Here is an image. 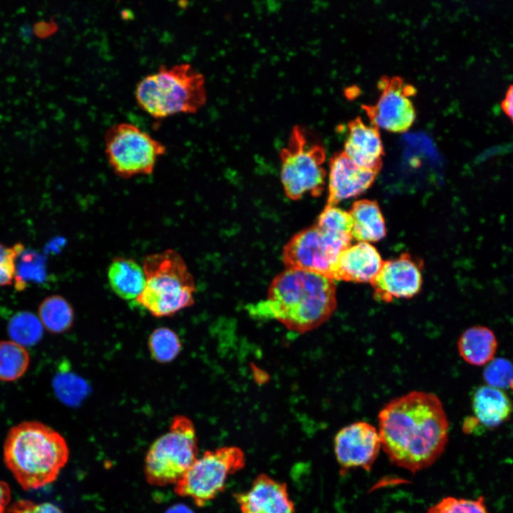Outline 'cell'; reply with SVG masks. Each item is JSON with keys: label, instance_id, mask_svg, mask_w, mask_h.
Here are the masks:
<instances>
[{"label": "cell", "instance_id": "6da1fadb", "mask_svg": "<svg viewBox=\"0 0 513 513\" xmlns=\"http://www.w3.org/2000/svg\"><path fill=\"white\" fill-rule=\"evenodd\" d=\"M378 418L382 448L399 467L417 472L431 466L445 450L449 421L434 393L415 390L394 398Z\"/></svg>", "mask_w": 513, "mask_h": 513}, {"label": "cell", "instance_id": "7a4b0ae2", "mask_svg": "<svg viewBox=\"0 0 513 513\" xmlns=\"http://www.w3.org/2000/svg\"><path fill=\"white\" fill-rule=\"evenodd\" d=\"M336 304L333 279L311 271L286 269L271 282L266 299L254 305L250 311L304 333L326 322Z\"/></svg>", "mask_w": 513, "mask_h": 513}, {"label": "cell", "instance_id": "3957f363", "mask_svg": "<svg viewBox=\"0 0 513 513\" xmlns=\"http://www.w3.org/2000/svg\"><path fill=\"white\" fill-rule=\"evenodd\" d=\"M6 467L25 490L37 489L54 482L69 457L64 437L38 421L13 426L4 444Z\"/></svg>", "mask_w": 513, "mask_h": 513}, {"label": "cell", "instance_id": "277c9868", "mask_svg": "<svg viewBox=\"0 0 513 513\" xmlns=\"http://www.w3.org/2000/svg\"><path fill=\"white\" fill-rule=\"evenodd\" d=\"M203 76L188 63L158 71L137 85L135 98L140 108L155 118L178 113H195L206 102Z\"/></svg>", "mask_w": 513, "mask_h": 513}, {"label": "cell", "instance_id": "5b68a950", "mask_svg": "<svg viewBox=\"0 0 513 513\" xmlns=\"http://www.w3.org/2000/svg\"><path fill=\"white\" fill-rule=\"evenodd\" d=\"M145 284L137 302L155 317L172 316L192 306L194 279L181 255L173 249L143 258Z\"/></svg>", "mask_w": 513, "mask_h": 513}, {"label": "cell", "instance_id": "8992f818", "mask_svg": "<svg viewBox=\"0 0 513 513\" xmlns=\"http://www.w3.org/2000/svg\"><path fill=\"white\" fill-rule=\"evenodd\" d=\"M198 443L192 421L176 415L169 431L157 438L145 458L144 474L154 486L175 484L198 457Z\"/></svg>", "mask_w": 513, "mask_h": 513}, {"label": "cell", "instance_id": "52a82bcc", "mask_svg": "<svg viewBox=\"0 0 513 513\" xmlns=\"http://www.w3.org/2000/svg\"><path fill=\"white\" fill-rule=\"evenodd\" d=\"M245 454L235 446L207 450L175 484L176 494L191 499L200 507L224 491L229 477L245 467Z\"/></svg>", "mask_w": 513, "mask_h": 513}, {"label": "cell", "instance_id": "ba28073f", "mask_svg": "<svg viewBox=\"0 0 513 513\" xmlns=\"http://www.w3.org/2000/svg\"><path fill=\"white\" fill-rule=\"evenodd\" d=\"M105 152L113 172L124 179L150 175L165 146L136 125L120 123L111 126L104 136Z\"/></svg>", "mask_w": 513, "mask_h": 513}, {"label": "cell", "instance_id": "9c48e42d", "mask_svg": "<svg viewBox=\"0 0 513 513\" xmlns=\"http://www.w3.org/2000/svg\"><path fill=\"white\" fill-rule=\"evenodd\" d=\"M281 156V180L286 195L298 200L306 192L319 196L324 187L326 154L319 145H310L303 128L295 125Z\"/></svg>", "mask_w": 513, "mask_h": 513}, {"label": "cell", "instance_id": "30bf717a", "mask_svg": "<svg viewBox=\"0 0 513 513\" xmlns=\"http://www.w3.org/2000/svg\"><path fill=\"white\" fill-rule=\"evenodd\" d=\"M333 447L340 473L344 475L352 469L370 471L382 445L378 430L367 422L358 421L337 432Z\"/></svg>", "mask_w": 513, "mask_h": 513}, {"label": "cell", "instance_id": "8fae6325", "mask_svg": "<svg viewBox=\"0 0 513 513\" xmlns=\"http://www.w3.org/2000/svg\"><path fill=\"white\" fill-rule=\"evenodd\" d=\"M338 257L315 224L293 236L282 254L286 269L311 271L332 279Z\"/></svg>", "mask_w": 513, "mask_h": 513}, {"label": "cell", "instance_id": "7c38bea8", "mask_svg": "<svg viewBox=\"0 0 513 513\" xmlns=\"http://www.w3.org/2000/svg\"><path fill=\"white\" fill-rule=\"evenodd\" d=\"M380 87L376 103L366 108L372 125L391 133L407 131L416 117L410 98L414 90L399 79L384 81Z\"/></svg>", "mask_w": 513, "mask_h": 513}, {"label": "cell", "instance_id": "4fadbf2b", "mask_svg": "<svg viewBox=\"0 0 513 513\" xmlns=\"http://www.w3.org/2000/svg\"><path fill=\"white\" fill-rule=\"evenodd\" d=\"M422 264L408 253L383 261L378 274L370 282L373 296L383 302L413 297L421 289Z\"/></svg>", "mask_w": 513, "mask_h": 513}, {"label": "cell", "instance_id": "5bb4252c", "mask_svg": "<svg viewBox=\"0 0 513 513\" xmlns=\"http://www.w3.org/2000/svg\"><path fill=\"white\" fill-rule=\"evenodd\" d=\"M234 497L241 513H296L286 484L266 474L259 475L248 490Z\"/></svg>", "mask_w": 513, "mask_h": 513}, {"label": "cell", "instance_id": "9a60e30c", "mask_svg": "<svg viewBox=\"0 0 513 513\" xmlns=\"http://www.w3.org/2000/svg\"><path fill=\"white\" fill-rule=\"evenodd\" d=\"M378 173L358 165L343 152L336 154L329 163L326 205L336 206L360 195L372 185Z\"/></svg>", "mask_w": 513, "mask_h": 513}, {"label": "cell", "instance_id": "2e32d148", "mask_svg": "<svg viewBox=\"0 0 513 513\" xmlns=\"http://www.w3.org/2000/svg\"><path fill=\"white\" fill-rule=\"evenodd\" d=\"M383 261L368 242H359L338 256L333 271V280L370 283L378 274Z\"/></svg>", "mask_w": 513, "mask_h": 513}, {"label": "cell", "instance_id": "e0dca14e", "mask_svg": "<svg viewBox=\"0 0 513 513\" xmlns=\"http://www.w3.org/2000/svg\"><path fill=\"white\" fill-rule=\"evenodd\" d=\"M343 152L358 165L379 172L383 147L378 129L361 119L351 121Z\"/></svg>", "mask_w": 513, "mask_h": 513}, {"label": "cell", "instance_id": "ac0fdd59", "mask_svg": "<svg viewBox=\"0 0 513 513\" xmlns=\"http://www.w3.org/2000/svg\"><path fill=\"white\" fill-rule=\"evenodd\" d=\"M472 407L475 417L471 420L467 419L464 426L467 432L477 425L487 429L496 428L507 422L513 412L510 398L502 390L487 385L475 391Z\"/></svg>", "mask_w": 513, "mask_h": 513}, {"label": "cell", "instance_id": "d6986e66", "mask_svg": "<svg viewBox=\"0 0 513 513\" xmlns=\"http://www.w3.org/2000/svg\"><path fill=\"white\" fill-rule=\"evenodd\" d=\"M108 279L113 292L124 300L136 299L145 284L142 267L133 259L123 256L113 259L108 269Z\"/></svg>", "mask_w": 513, "mask_h": 513}, {"label": "cell", "instance_id": "ffe728a7", "mask_svg": "<svg viewBox=\"0 0 513 513\" xmlns=\"http://www.w3.org/2000/svg\"><path fill=\"white\" fill-rule=\"evenodd\" d=\"M457 349L462 358L473 366H483L494 359L497 341L493 331L483 326L467 328L457 341Z\"/></svg>", "mask_w": 513, "mask_h": 513}, {"label": "cell", "instance_id": "44dd1931", "mask_svg": "<svg viewBox=\"0 0 513 513\" xmlns=\"http://www.w3.org/2000/svg\"><path fill=\"white\" fill-rule=\"evenodd\" d=\"M349 214L353 221L352 238L359 242H375L385 236V220L376 201H356Z\"/></svg>", "mask_w": 513, "mask_h": 513}, {"label": "cell", "instance_id": "7402d4cb", "mask_svg": "<svg viewBox=\"0 0 513 513\" xmlns=\"http://www.w3.org/2000/svg\"><path fill=\"white\" fill-rule=\"evenodd\" d=\"M315 225L337 254L351 246L353 221L349 212L326 205Z\"/></svg>", "mask_w": 513, "mask_h": 513}, {"label": "cell", "instance_id": "603a6c76", "mask_svg": "<svg viewBox=\"0 0 513 513\" xmlns=\"http://www.w3.org/2000/svg\"><path fill=\"white\" fill-rule=\"evenodd\" d=\"M38 318L43 326L53 333L68 330L73 322L74 314L71 304L61 296L46 297L38 307Z\"/></svg>", "mask_w": 513, "mask_h": 513}, {"label": "cell", "instance_id": "cb8c5ba5", "mask_svg": "<svg viewBox=\"0 0 513 513\" xmlns=\"http://www.w3.org/2000/svg\"><path fill=\"white\" fill-rule=\"evenodd\" d=\"M30 356L26 348L11 340L0 341V381L19 379L27 371Z\"/></svg>", "mask_w": 513, "mask_h": 513}, {"label": "cell", "instance_id": "d4e9b609", "mask_svg": "<svg viewBox=\"0 0 513 513\" xmlns=\"http://www.w3.org/2000/svg\"><path fill=\"white\" fill-rule=\"evenodd\" d=\"M43 329L39 318L27 311L16 314L8 324L11 340L24 347L38 343L43 336Z\"/></svg>", "mask_w": 513, "mask_h": 513}, {"label": "cell", "instance_id": "484cf974", "mask_svg": "<svg viewBox=\"0 0 513 513\" xmlns=\"http://www.w3.org/2000/svg\"><path fill=\"white\" fill-rule=\"evenodd\" d=\"M45 277V266L42 257L36 252L24 246L16 261L15 288L24 290L28 282L41 281Z\"/></svg>", "mask_w": 513, "mask_h": 513}, {"label": "cell", "instance_id": "4316f807", "mask_svg": "<svg viewBox=\"0 0 513 513\" xmlns=\"http://www.w3.org/2000/svg\"><path fill=\"white\" fill-rule=\"evenodd\" d=\"M148 348L152 358L158 363L173 361L180 353L181 343L178 336L171 329L160 327L149 336Z\"/></svg>", "mask_w": 513, "mask_h": 513}, {"label": "cell", "instance_id": "83f0119b", "mask_svg": "<svg viewBox=\"0 0 513 513\" xmlns=\"http://www.w3.org/2000/svg\"><path fill=\"white\" fill-rule=\"evenodd\" d=\"M53 388L58 398L68 405L78 403L88 389L83 380L68 372H61L55 377Z\"/></svg>", "mask_w": 513, "mask_h": 513}, {"label": "cell", "instance_id": "f1b7e54d", "mask_svg": "<svg viewBox=\"0 0 513 513\" xmlns=\"http://www.w3.org/2000/svg\"><path fill=\"white\" fill-rule=\"evenodd\" d=\"M428 513H489L484 497L465 499L446 497L431 506Z\"/></svg>", "mask_w": 513, "mask_h": 513}, {"label": "cell", "instance_id": "f546056e", "mask_svg": "<svg viewBox=\"0 0 513 513\" xmlns=\"http://www.w3.org/2000/svg\"><path fill=\"white\" fill-rule=\"evenodd\" d=\"M483 378L489 386L513 390V365L506 358L492 359L485 366Z\"/></svg>", "mask_w": 513, "mask_h": 513}, {"label": "cell", "instance_id": "4dcf8cb0", "mask_svg": "<svg viewBox=\"0 0 513 513\" xmlns=\"http://www.w3.org/2000/svg\"><path fill=\"white\" fill-rule=\"evenodd\" d=\"M6 513H63V512L50 502L35 503L30 500L19 499L11 503Z\"/></svg>", "mask_w": 513, "mask_h": 513}, {"label": "cell", "instance_id": "1f68e13d", "mask_svg": "<svg viewBox=\"0 0 513 513\" xmlns=\"http://www.w3.org/2000/svg\"><path fill=\"white\" fill-rule=\"evenodd\" d=\"M24 246L18 242L13 247H8L0 242V265L16 273V258Z\"/></svg>", "mask_w": 513, "mask_h": 513}, {"label": "cell", "instance_id": "d6a6232c", "mask_svg": "<svg viewBox=\"0 0 513 513\" xmlns=\"http://www.w3.org/2000/svg\"><path fill=\"white\" fill-rule=\"evenodd\" d=\"M11 491L9 484L0 480V513H6L10 505Z\"/></svg>", "mask_w": 513, "mask_h": 513}, {"label": "cell", "instance_id": "836d02e7", "mask_svg": "<svg viewBox=\"0 0 513 513\" xmlns=\"http://www.w3.org/2000/svg\"><path fill=\"white\" fill-rule=\"evenodd\" d=\"M501 107L504 113L513 123V84L511 85L502 101Z\"/></svg>", "mask_w": 513, "mask_h": 513}, {"label": "cell", "instance_id": "e575fe53", "mask_svg": "<svg viewBox=\"0 0 513 513\" xmlns=\"http://www.w3.org/2000/svg\"><path fill=\"white\" fill-rule=\"evenodd\" d=\"M15 273L0 265V287L11 285L14 281Z\"/></svg>", "mask_w": 513, "mask_h": 513}, {"label": "cell", "instance_id": "d590c367", "mask_svg": "<svg viewBox=\"0 0 513 513\" xmlns=\"http://www.w3.org/2000/svg\"><path fill=\"white\" fill-rule=\"evenodd\" d=\"M166 513H193L189 508L185 505L179 504L172 507Z\"/></svg>", "mask_w": 513, "mask_h": 513}]
</instances>
